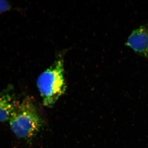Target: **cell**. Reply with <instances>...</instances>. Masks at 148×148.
Segmentation results:
<instances>
[{"label":"cell","instance_id":"obj_1","mask_svg":"<svg viewBox=\"0 0 148 148\" xmlns=\"http://www.w3.org/2000/svg\"><path fill=\"white\" fill-rule=\"evenodd\" d=\"M9 121L10 129L16 136L27 140L36 136L42 125L36 107L29 97L18 102Z\"/></svg>","mask_w":148,"mask_h":148},{"label":"cell","instance_id":"obj_2","mask_svg":"<svg viewBox=\"0 0 148 148\" xmlns=\"http://www.w3.org/2000/svg\"><path fill=\"white\" fill-rule=\"evenodd\" d=\"M37 84L44 106L52 107L66 90L63 59L59 58L40 74Z\"/></svg>","mask_w":148,"mask_h":148},{"label":"cell","instance_id":"obj_3","mask_svg":"<svg viewBox=\"0 0 148 148\" xmlns=\"http://www.w3.org/2000/svg\"><path fill=\"white\" fill-rule=\"evenodd\" d=\"M126 45L135 52L148 57V26H141L133 31Z\"/></svg>","mask_w":148,"mask_h":148},{"label":"cell","instance_id":"obj_4","mask_svg":"<svg viewBox=\"0 0 148 148\" xmlns=\"http://www.w3.org/2000/svg\"><path fill=\"white\" fill-rule=\"evenodd\" d=\"M9 88L0 92V122L9 120L18 102Z\"/></svg>","mask_w":148,"mask_h":148},{"label":"cell","instance_id":"obj_5","mask_svg":"<svg viewBox=\"0 0 148 148\" xmlns=\"http://www.w3.org/2000/svg\"><path fill=\"white\" fill-rule=\"evenodd\" d=\"M9 5L7 2L4 1H0V13L9 9Z\"/></svg>","mask_w":148,"mask_h":148}]
</instances>
